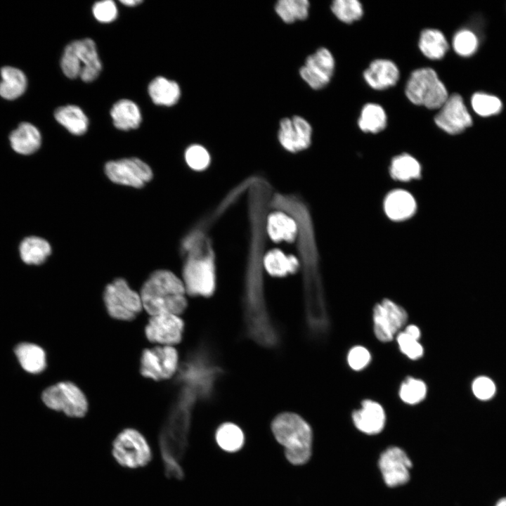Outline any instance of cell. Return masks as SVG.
Wrapping results in <instances>:
<instances>
[{
  "label": "cell",
  "mask_w": 506,
  "mask_h": 506,
  "mask_svg": "<svg viewBox=\"0 0 506 506\" xmlns=\"http://www.w3.org/2000/svg\"><path fill=\"white\" fill-rule=\"evenodd\" d=\"M139 294L143 311L148 316L163 313L181 316L188 307L183 280L169 270L153 272L143 283Z\"/></svg>",
  "instance_id": "cell-1"
},
{
  "label": "cell",
  "mask_w": 506,
  "mask_h": 506,
  "mask_svg": "<svg viewBox=\"0 0 506 506\" xmlns=\"http://www.w3.org/2000/svg\"><path fill=\"white\" fill-rule=\"evenodd\" d=\"M222 372L210 348L202 344L179 365L176 382L192 392L197 401L207 400L213 396Z\"/></svg>",
  "instance_id": "cell-2"
},
{
  "label": "cell",
  "mask_w": 506,
  "mask_h": 506,
  "mask_svg": "<svg viewBox=\"0 0 506 506\" xmlns=\"http://www.w3.org/2000/svg\"><path fill=\"white\" fill-rule=\"evenodd\" d=\"M276 440L285 447V456L293 465L306 462L311 454L312 431L309 424L299 415L283 413L271 424Z\"/></svg>",
  "instance_id": "cell-3"
},
{
  "label": "cell",
  "mask_w": 506,
  "mask_h": 506,
  "mask_svg": "<svg viewBox=\"0 0 506 506\" xmlns=\"http://www.w3.org/2000/svg\"><path fill=\"white\" fill-rule=\"evenodd\" d=\"M61 69L70 79L79 77L83 82L96 79L102 70L95 42L89 38L72 41L64 49Z\"/></svg>",
  "instance_id": "cell-4"
},
{
  "label": "cell",
  "mask_w": 506,
  "mask_h": 506,
  "mask_svg": "<svg viewBox=\"0 0 506 506\" xmlns=\"http://www.w3.org/2000/svg\"><path fill=\"white\" fill-rule=\"evenodd\" d=\"M405 93L414 105L429 110L439 109L448 97L445 84L432 67L413 70L407 80Z\"/></svg>",
  "instance_id": "cell-5"
},
{
  "label": "cell",
  "mask_w": 506,
  "mask_h": 506,
  "mask_svg": "<svg viewBox=\"0 0 506 506\" xmlns=\"http://www.w3.org/2000/svg\"><path fill=\"white\" fill-rule=\"evenodd\" d=\"M183 269V282L190 296L210 297L215 289V269L211 254L202 253L199 245L189 252Z\"/></svg>",
  "instance_id": "cell-6"
},
{
  "label": "cell",
  "mask_w": 506,
  "mask_h": 506,
  "mask_svg": "<svg viewBox=\"0 0 506 506\" xmlns=\"http://www.w3.org/2000/svg\"><path fill=\"white\" fill-rule=\"evenodd\" d=\"M111 453L119 465L128 469L145 467L153 459V451L145 436L133 427L124 428L117 434Z\"/></svg>",
  "instance_id": "cell-7"
},
{
  "label": "cell",
  "mask_w": 506,
  "mask_h": 506,
  "mask_svg": "<svg viewBox=\"0 0 506 506\" xmlns=\"http://www.w3.org/2000/svg\"><path fill=\"white\" fill-rule=\"evenodd\" d=\"M103 301L108 316L119 321H133L143 311L139 292L122 278H115L105 287Z\"/></svg>",
  "instance_id": "cell-8"
},
{
  "label": "cell",
  "mask_w": 506,
  "mask_h": 506,
  "mask_svg": "<svg viewBox=\"0 0 506 506\" xmlns=\"http://www.w3.org/2000/svg\"><path fill=\"white\" fill-rule=\"evenodd\" d=\"M44 403L50 409L72 419H82L89 412V401L84 391L74 382L60 381L45 389Z\"/></svg>",
  "instance_id": "cell-9"
},
{
  "label": "cell",
  "mask_w": 506,
  "mask_h": 506,
  "mask_svg": "<svg viewBox=\"0 0 506 506\" xmlns=\"http://www.w3.org/2000/svg\"><path fill=\"white\" fill-rule=\"evenodd\" d=\"M179 353L175 346L153 345L143 350L140 358V373L155 382L172 379L179 368Z\"/></svg>",
  "instance_id": "cell-10"
},
{
  "label": "cell",
  "mask_w": 506,
  "mask_h": 506,
  "mask_svg": "<svg viewBox=\"0 0 506 506\" xmlns=\"http://www.w3.org/2000/svg\"><path fill=\"white\" fill-rule=\"evenodd\" d=\"M185 332V322L181 316L163 313L149 316L144 332L152 345L172 346L181 343Z\"/></svg>",
  "instance_id": "cell-11"
},
{
  "label": "cell",
  "mask_w": 506,
  "mask_h": 506,
  "mask_svg": "<svg viewBox=\"0 0 506 506\" xmlns=\"http://www.w3.org/2000/svg\"><path fill=\"white\" fill-rule=\"evenodd\" d=\"M104 169L111 181L137 188L144 186L153 175L150 166L136 157L108 162Z\"/></svg>",
  "instance_id": "cell-12"
},
{
  "label": "cell",
  "mask_w": 506,
  "mask_h": 506,
  "mask_svg": "<svg viewBox=\"0 0 506 506\" xmlns=\"http://www.w3.org/2000/svg\"><path fill=\"white\" fill-rule=\"evenodd\" d=\"M373 328L376 337L387 342L406 324L408 314L405 309L394 301L384 299L373 309Z\"/></svg>",
  "instance_id": "cell-13"
},
{
  "label": "cell",
  "mask_w": 506,
  "mask_h": 506,
  "mask_svg": "<svg viewBox=\"0 0 506 506\" xmlns=\"http://www.w3.org/2000/svg\"><path fill=\"white\" fill-rule=\"evenodd\" d=\"M335 66L332 53L326 48H318L309 56L299 70L301 77L313 89L324 88L330 82Z\"/></svg>",
  "instance_id": "cell-14"
},
{
  "label": "cell",
  "mask_w": 506,
  "mask_h": 506,
  "mask_svg": "<svg viewBox=\"0 0 506 506\" xmlns=\"http://www.w3.org/2000/svg\"><path fill=\"white\" fill-rule=\"evenodd\" d=\"M434 117L436 125L449 134H458L472 126V120L462 96L458 93L448 96Z\"/></svg>",
  "instance_id": "cell-15"
},
{
  "label": "cell",
  "mask_w": 506,
  "mask_h": 506,
  "mask_svg": "<svg viewBox=\"0 0 506 506\" xmlns=\"http://www.w3.org/2000/svg\"><path fill=\"white\" fill-rule=\"evenodd\" d=\"M379 467L386 484L394 487L409 480L412 463L402 449L393 446L382 453Z\"/></svg>",
  "instance_id": "cell-16"
},
{
  "label": "cell",
  "mask_w": 506,
  "mask_h": 506,
  "mask_svg": "<svg viewBox=\"0 0 506 506\" xmlns=\"http://www.w3.org/2000/svg\"><path fill=\"white\" fill-rule=\"evenodd\" d=\"M312 128L303 117L294 116L281 119L278 131V141L290 152H299L309 147Z\"/></svg>",
  "instance_id": "cell-17"
},
{
  "label": "cell",
  "mask_w": 506,
  "mask_h": 506,
  "mask_svg": "<svg viewBox=\"0 0 506 506\" xmlns=\"http://www.w3.org/2000/svg\"><path fill=\"white\" fill-rule=\"evenodd\" d=\"M363 76L370 88L382 91L397 84L400 79V71L394 61L379 58L370 63L364 70Z\"/></svg>",
  "instance_id": "cell-18"
},
{
  "label": "cell",
  "mask_w": 506,
  "mask_h": 506,
  "mask_svg": "<svg viewBox=\"0 0 506 506\" xmlns=\"http://www.w3.org/2000/svg\"><path fill=\"white\" fill-rule=\"evenodd\" d=\"M385 413L382 406L372 400H365L361 408L352 414L353 422L361 432L368 434L379 433L385 424Z\"/></svg>",
  "instance_id": "cell-19"
},
{
  "label": "cell",
  "mask_w": 506,
  "mask_h": 506,
  "mask_svg": "<svg viewBox=\"0 0 506 506\" xmlns=\"http://www.w3.org/2000/svg\"><path fill=\"white\" fill-rule=\"evenodd\" d=\"M384 207L386 214L390 219L403 221L415 214L416 202L408 191L395 190L386 197Z\"/></svg>",
  "instance_id": "cell-20"
},
{
  "label": "cell",
  "mask_w": 506,
  "mask_h": 506,
  "mask_svg": "<svg viewBox=\"0 0 506 506\" xmlns=\"http://www.w3.org/2000/svg\"><path fill=\"white\" fill-rule=\"evenodd\" d=\"M9 141L16 153L27 155L38 150L41 143V136L35 126L29 122H22L11 133Z\"/></svg>",
  "instance_id": "cell-21"
},
{
  "label": "cell",
  "mask_w": 506,
  "mask_h": 506,
  "mask_svg": "<svg viewBox=\"0 0 506 506\" xmlns=\"http://www.w3.org/2000/svg\"><path fill=\"white\" fill-rule=\"evenodd\" d=\"M110 115L115 126L124 131L138 128L142 120L138 106L129 99L116 102L110 110Z\"/></svg>",
  "instance_id": "cell-22"
},
{
  "label": "cell",
  "mask_w": 506,
  "mask_h": 506,
  "mask_svg": "<svg viewBox=\"0 0 506 506\" xmlns=\"http://www.w3.org/2000/svg\"><path fill=\"white\" fill-rule=\"evenodd\" d=\"M418 46L426 58L434 60L443 58L449 48L443 33L434 28H426L421 32Z\"/></svg>",
  "instance_id": "cell-23"
},
{
  "label": "cell",
  "mask_w": 506,
  "mask_h": 506,
  "mask_svg": "<svg viewBox=\"0 0 506 506\" xmlns=\"http://www.w3.org/2000/svg\"><path fill=\"white\" fill-rule=\"evenodd\" d=\"M0 96L6 100H14L22 96L26 91L27 79L20 69L4 66L0 71Z\"/></svg>",
  "instance_id": "cell-24"
},
{
  "label": "cell",
  "mask_w": 506,
  "mask_h": 506,
  "mask_svg": "<svg viewBox=\"0 0 506 506\" xmlns=\"http://www.w3.org/2000/svg\"><path fill=\"white\" fill-rule=\"evenodd\" d=\"M148 90L153 103L160 105H174L181 96L179 84L164 77H157L152 80Z\"/></svg>",
  "instance_id": "cell-25"
},
{
  "label": "cell",
  "mask_w": 506,
  "mask_h": 506,
  "mask_svg": "<svg viewBox=\"0 0 506 506\" xmlns=\"http://www.w3.org/2000/svg\"><path fill=\"white\" fill-rule=\"evenodd\" d=\"M54 116L56 120L72 134L82 135L88 129V117L77 105L61 106L56 109Z\"/></svg>",
  "instance_id": "cell-26"
},
{
  "label": "cell",
  "mask_w": 506,
  "mask_h": 506,
  "mask_svg": "<svg viewBox=\"0 0 506 506\" xmlns=\"http://www.w3.org/2000/svg\"><path fill=\"white\" fill-rule=\"evenodd\" d=\"M267 231L271 240L275 242H293L297 234V226L287 214L277 212L269 215Z\"/></svg>",
  "instance_id": "cell-27"
},
{
  "label": "cell",
  "mask_w": 506,
  "mask_h": 506,
  "mask_svg": "<svg viewBox=\"0 0 506 506\" xmlns=\"http://www.w3.org/2000/svg\"><path fill=\"white\" fill-rule=\"evenodd\" d=\"M15 353L22 368L28 372L37 374L46 367V353L37 344L21 343L15 349Z\"/></svg>",
  "instance_id": "cell-28"
},
{
  "label": "cell",
  "mask_w": 506,
  "mask_h": 506,
  "mask_svg": "<svg viewBox=\"0 0 506 506\" xmlns=\"http://www.w3.org/2000/svg\"><path fill=\"white\" fill-rule=\"evenodd\" d=\"M387 125V115L384 108L375 103L365 104L358 119L359 129L365 133L377 134Z\"/></svg>",
  "instance_id": "cell-29"
},
{
  "label": "cell",
  "mask_w": 506,
  "mask_h": 506,
  "mask_svg": "<svg viewBox=\"0 0 506 506\" xmlns=\"http://www.w3.org/2000/svg\"><path fill=\"white\" fill-rule=\"evenodd\" d=\"M19 250L22 260L30 265L43 264L51 253L50 244L45 239L37 236L25 238L20 245Z\"/></svg>",
  "instance_id": "cell-30"
},
{
  "label": "cell",
  "mask_w": 506,
  "mask_h": 506,
  "mask_svg": "<svg viewBox=\"0 0 506 506\" xmlns=\"http://www.w3.org/2000/svg\"><path fill=\"white\" fill-rule=\"evenodd\" d=\"M299 266V261L294 255L287 256L278 249L271 250L264 257V267L273 276L282 277L294 273Z\"/></svg>",
  "instance_id": "cell-31"
},
{
  "label": "cell",
  "mask_w": 506,
  "mask_h": 506,
  "mask_svg": "<svg viewBox=\"0 0 506 506\" xmlns=\"http://www.w3.org/2000/svg\"><path fill=\"white\" fill-rule=\"evenodd\" d=\"M390 174L393 179L402 181L418 179L421 175V166L415 157L403 153L392 159Z\"/></svg>",
  "instance_id": "cell-32"
},
{
  "label": "cell",
  "mask_w": 506,
  "mask_h": 506,
  "mask_svg": "<svg viewBox=\"0 0 506 506\" xmlns=\"http://www.w3.org/2000/svg\"><path fill=\"white\" fill-rule=\"evenodd\" d=\"M216 440L223 450L235 452L240 450L244 443V434L236 424L226 422L221 424L216 432Z\"/></svg>",
  "instance_id": "cell-33"
},
{
  "label": "cell",
  "mask_w": 506,
  "mask_h": 506,
  "mask_svg": "<svg viewBox=\"0 0 506 506\" xmlns=\"http://www.w3.org/2000/svg\"><path fill=\"white\" fill-rule=\"evenodd\" d=\"M310 4L307 0H280L275 6L279 17L286 23L304 20L309 15Z\"/></svg>",
  "instance_id": "cell-34"
},
{
  "label": "cell",
  "mask_w": 506,
  "mask_h": 506,
  "mask_svg": "<svg viewBox=\"0 0 506 506\" xmlns=\"http://www.w3.org/2000/svg\"><path fill=\"white\" fill-rule=\"evenodd\" d=\"M331 10L340 21L347 24L360 20L363 15V5L358 0H335Z\"/></svg>",
  "instance_id": "cell-35"
},
{
  "label": "cell",
  "mask_w": 506,
  "mask_h": 506,
  "mask_svg": "<svg viewBox=\"0 0 506 506\" xmlns=\"http://www.w3.org/2000/svg\"><path fill=\"white\" fill-rule=\"evenodd\" d=\"M427 394V386L421 379L408 377L401 385L399 395L403 401L416 404L422 401Z\"/></svg>",
  "instance_id": "cell-36"
},
{
  "label": "cell",
  "mask_w": 506,
  "mask_h": 506,
  "mask_svg": "<svg viewBox=\"0 0 506 506\" xmlns=\"http://www.w3.org/2000/svg\"><path fill=\"white\" fill-rule=\"evenodd\" d=\"M472 105L476 113L484 117L495 115L502 108V103L498 98L482 93L473 95Z\"/></svg>",
  "instance_id": "cell-37"
},
{
  "label": "cell",
  "mask_w": 506,
  "mask_h": 506,
  "mask_svg": "<svg viewBox=\"0 0 506 506\" xmlns=\"http://www.w3.org/2000/svg\"><path fill=\"white\" fill-rule=\"evenodd\" d=\"M477 46V38L469 30H460L453 37V49L456 53L461 56L466 57L472 55L476 51Z\"/></svg>",
  "instance_id": "cell-38"
},
{
  "label": "cell",
  "mask_w": 506,
  "mask_h": 506,
  "mask_svg": "<svg viewBox=\"0 0 506 506\" xmlns=\"http://www.w3.org/2000/svg\"><path fill=\"white\" fill-rule=\"evenodd\" d=\"M185 160L190 168L195 171H202L209 164L210 155L203 146L195 144L186 149Z\"/></svg>",
  "instance_id": "cell-39"
},
{
  "label": "cell",
  "mask_w": 506,
  "mask_h": 506,
  "mask_svg": "<svg viewBox=\"0 0 506 506\" xmlns=\"http://www.w3.org/2000/svg\"><path fill=\"white\" fill-rule=\"evenodd\" d=\"M418 339L405 330L398 333L396 337L401 351L412 360L418 359L423 355V347Z\"/></svg>",
  "instance_id": "cell-40"
},
{
  "label": "cell",
  "mask_w": 506,
  "mask_h": 506,
  "mask_svg": "<svg viewBox=\"0 0 506 506\" xmlns=\"http://www.w3.org/2000/svg\"><path fill=\"white\" fill-rule=\"evenodd\" d=\"M95 18L101 22H110L115 20L118 14L115 3L111 0L98 1L92 8Z\"/></svg>",
  "instance_id": "cell-41"
},
{
  "label": "cell",
  "mask_w": 506,
  "mask_h": 506,
  "mask_svg": "<svg viewBox=\"0 0 506 506\" xmlns=\"http://www.w3.org/2000/svg\"><path fill=\"white\" fill-rule=\"evenodd\" d=\"M371 359L369 351L361 346L353 347L349 352L347 361L354 370H361L368 365Z\"/></svg>",
  "instance_id": "cell-42"
},
{
  "label": "cell",
  "mask_w": 506,
  "mask_h": 506,
  "mask_svg": "<svg viewBox=\"0 0 506 506\" xmlns=\"http://www.w3.org/2000/svg\"><path fill=\"white\" fill-rule=\"evenodd\" d=\"M472 390L477 398L481 400H487L493 396L495 387L493 381L489 378L480 377L474 381Z\"/></svg>",
  "instance_id": "cell-43"
},
{
  "label": "cell",
  "mask_w": 506,
  "mask_h": 506,
  "mask_svg": "<svg viewBox=\"0 0 506 506\" xmlns=\"http://www.w3.org/2000/svg\"><path fill=\"white\" fill-rule=\"evenodd\" d=\"M120 2L127 6H134L142 2L141 0H122Z\"/></svg>",
  "instance_id": "cell-44"
},
{
  "label": "cell",
  "mask_w": 506,
  "mask_h": 506,
  "mask_svg": "<svg viewBox=\"0 0 506 506\" xmlns=\"http://www.w3.org/2000/svg\"><path fill=\"white\" fill-rule=\"evenodd\" d=\"M494 506H506V497L499 499Z\"/></svg>",
  "instance_id": "cell-45"
}]
</instances>
